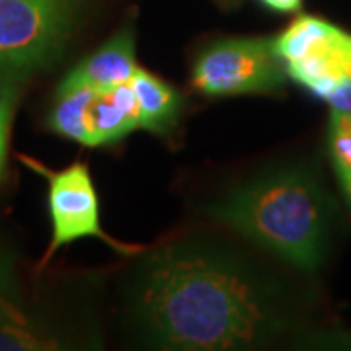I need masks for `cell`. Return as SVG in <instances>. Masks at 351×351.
<instances>
[{
  "instance_id": "2e32d148",
  "label": "cell",
  "mask_w": 351,
  "mask_h": 351,
  "mask_svg": "<svg viewBox=\"0 0 351 351\" xmlns=\"http://www.w3.org/2000/svg\"><path fill=\"white\" fill-rule=\"evenodd\" d=\"M326 101L332 106V110L351 113V73L334 86V90L326 96Z\"/></svg>"
},
{
  "instance_id": "5b68a950",
  "label": "cell",
  "mask_w": 351,
  "mask_h": 351,
  "mask_svg": "<svg viewBox=\"0 0 351 351\" xmlns=\"http://www.w3.org/2000/svg\"><path fill=\"white\" fill-rule=\"evenodd\" d=\"M20 160L47 180V201L51 215V242L43 263H47L66 244L80 239H100L115 252L135 254L137 246L112 239L100 225V205L90 170L84 162H75L61 170H51L25 154Z\"/></svg>"
},
{
  "instance_id": "8fae6325",
  "label": "cell",
  "mask_w": 351,
  "mask_h": 351,
  "mask_svg": "<svg viewBox=\"0 0 351 351\" xmlns=\"http://www.w3.org/2000/svg\"><path fill=\"white\" fill-rule=\"evenodd\" d=\"M336 27L338 25L316 16H299L279 38L274 39V49L285 64L295 63L330 38Z\"/></svg>"
},
{
  "instance_id": "9c48e42d",
  "label": "cell",
  "mask_w": 351,
  "mask_h": 351,
  "mask_svg": "<svg viewBox=\"0 0 351 351\" xmlns=\"http://www.w3.org/2000/svg\"><path fill=\"white\" fill-rule=\"evenodd\" d=\"M131 88L137 98L141 129L166 133L174 125L182 108V98L174 88L143 69H138L131 78Z\"/></svg>"
},
{
  "instance_id": "ac0fdd59",
  "label": "cell",
  "mask_w": 351,
  "mask_h": 351,
  "mask_svg": "<svg viewBox=\"0 0 351 351\" xmlns=\"http://www.w3.org/2000/svg\"><path fill=\"white\" fill-rule=\"evenodd\" d=\"M341 188H343V191H346V195H348V201H350V205H351V178H350V180H346V182L341 184Z\"/></svg>"
},
{
  "instance_id": "ba28073f",
  "label": "cell",
  "mask_w": 351,
  "mask_h": 351,
  "mask_svg": "<svg viewBox=\"0 0 351 351\" xmlns=\"http://www.w3.org/2000/svg\"><path fill=\"white\" fill-rule=\"evenodd\" d=\"M88 123L92 147L115 143L133 129H138V106L131 82L108 90L96 88V94L90 101Z\"/></svg>"
},
{
  "instance_id": "9a60e30c",
  "label": "cell",
  "mask_w": 351,
  "mask_h": 351,
  "mask_svg": "<svg viewBox=\"0 0 351 351\" xmlns=\"http://www.w3.org/2000/svg\"><path fill=\"white\" fill-rule=\"evenodd\" d=\"M0 308H18V279L4 252H0Z\"/></svg>"
},
{
  "instance_id": "6da1fadb",
  "label": "cell",
  "mask_w": 351,
  "mask_h": 351,
  "mask_svg": "<svg viewBox=\"0 0 351 351\" xmlns=\"http://www.w3.org/2000/svg\"><path fill=\"white\" fill-rule=\"evenodd\" d=\"M123 324L156 350H254L289 324L283 287L223 240L188 237L149 252L121 283Z\"/></svg>"
},
{
  "instance_id": "7c38bea8",
  "label": "cell",
  "mask_w": 351,
  "mask_h": 351,
  "mask_svg": "<svg viewBox=\"0 0 351 351\" xmlns=\"http://www.w3.org/2000/svg\"><path fill=\"white\" fill-rule=\"evenodd\" d=\"M61 341L32 324L18 308H0V351L59 350Z\"/></svg>"
},
{
  "instance_id": "5bb4252c",
  "label": "cell",
  "mask_w": 351,
  "mask_h": 351,
  "mask_svg": "<svg viewBox=\"0 0 351 351\" xmlns=\"http://www.w3.org/2000/svg\"><path fill=\"white\" fill-rule=\"evenodd\" d=\"M18 94L20 88L14 80H0V178L4 174V166H6L8 138H10V127L18 104Z\"/></svg>"
},
{
  "instance_id": "3957f363",
  "label": "cell",
  "mask_w": 351,
  "mask_h": 351,
  "mask_svg": "<svg viewBox=\"0 0 351 351\" xmlns=\"http://www.w3.org/2000/svg\"><path fill=\"white\" fill-rule=\"evenodd\" d=\"M76 16V0H0V80L18 82L55 63Z\"/></svg>"
},
{
  "instance_id": "277c9868",
  "label": "cell",
  "mask_w": 351,
  "mask_h": 351,
  "mask_svg": "<svg viewBox=\"0 0 351 351\" xmlns=\"http://www.w3.org/2000/svg\"><path fill=\"white\" fill-rule=\"evenodd\" d=\"M274 49V39L232 38L209 45L195 59L191 82L213 98L267 94L285 84L287 71Z\"/></svg>"
},
{
  "instance_id": "8992f818",
  "label": "cell",
  "mask_w": 351,
  "mask_h": 351,
  "mask_svg": "<svg viewBox=\"0 0 351 351\" xmlns=\"http://www.w3.org/2000/svg\"><path fill=\"white\" fill-rule=\"evenodd\" d=\"M138 71L135 59V36L131 29H121L106 45L92 53L64 76L61 88L92 86L98 90L131 82Z\"/></svg>"
},
{
  "instance_id": "e0dca14e",
  "label": "cell",
  "mask_w": 351,
  "mask_h": 351,
  "mask_svg": "<svg viewBox=\"0 0 351 351\" xmlns=\"http://www.w3.org/2000/svg\"><path fill=\"white\" fill-rule=\"evenodd\" d=\"M302 0H262L263 6H267L274 12H297L301 8Z\"/></svg>"
},
{
  "instance_id": "52a82bcc",
  "label": "cell",
  "mask_w": 351,
  "mask_h": 351,
  "mask_svg": "<svg viewBox=\"0 0 351 351\" xmlns=\"http://www.w3.org/2000/svg\"><path fill=\"white\" fill-rule=\"evenodd\" d=\"M285 71L293 80L326 100L339 80L351 73V34L336 27L318 47L299 61L285 64Z\"/></svg>"
},
{
  "instance_id": "7a4b0ae2",
  "label": "cell",
  "mask_w": 351,
  "mask_h": 351,
  "mask_svg": "<svg viewBox=\"0 0 351 351\" xmlns=\"http://www.w3.org/2000/svg\"><path fill=\"white\" fill-rule=\"evenodd\" d=\"M209 215L302 271H314L326 256L330 207L308 170L291 166L256 176L211 203Z\"/></svg>"
},
{
  "instance_id": "30bf717a",
  "label": "cell",
  "mask_w": 351,
  "mask_h": 351,
  "mask_svg": "<svg viewBox=\"0 0 351 351\" xmlns=\"http://www.w3.org/2000/svg\"><path fill=\"white\" fill-rule=\"evenodd\" d=\"M96 94L92 86H69L57 90V100L51 108L47 127L61 137L92 147L88 112Z\"/></svg>"
},
{
  "instance_id": "4fadbf2b",
  "label": "cell",
  "mask_w": 351,
  "mask_h": 351,
  "mask_svg": "<svg viewBox=\"0 0 351 351\" xmlns=\"http://www.w3.org/2000/svg\"><path fill=\"white\" fill-rule=\"evenodd\" d=\"M330 152L339 184L351 178V113L332 110L330 115Z\"/></svg>"
}]
</instances>
